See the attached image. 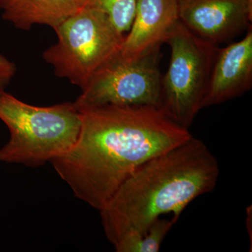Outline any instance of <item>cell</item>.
<instances>
[{
    "mask_svg": "<svg viewBox=\"0 0 252 252\" xmlns=\"http://www.w3.org/2000/svg\"><path fill=\"white\" fill-rule=\"evenodd\" d=\"M79 111L77 141L51 162L74 196L99 212L141 165L192 136L156 106L102 105Z\"/></svg>",
    "mask_w": 252,
    "mask_h": 252,
    "instance_id": "1",
    "label": "cell"
},
{
    "mask_svg": "<svg viewBox=\"0 0 252 252\" xmlns=\"http://www.w3.org/2000/svg\"><path fill=\"white\" fill-rule=\"evenodd\" d=\"M220 165L203 141L193 135L141 165L121 185L100 212L113 245L127 235H141L160 216L181 214L197 197L216 187Z\"/></svg>",
    "mask_w": 252,
    "mask_h": 252,
    "instance_id": "2",
    "label": "cell"
},
{
    "mask_svg": "<svg viewBox=\"0 0 252 252\" xmlns=\"http://www.w3.org/2000/svg\"><path fill=\"white\" fill-rule=\"evenodd\" d=\"M0 121L9 129L7 143L0 149V161L41 166L67 152L81 126L74 102L37 107L0 91Z\"/></svg>",
    "mask_w": 252,
    "mask_h": 252,
    "instance_id": "3",
    "label": "cell"
},
{
    "mask_svg": "<svg viewBox=\"0 0 252 252\" xmlns=\"http://www.w3.org/2000/svg\"><path fill=\"white\" fill-rule=\"evenodd\" d=\"M57 41L43 59L58 77L81 90L94 74L120 53L126 34L102 11L82 8L55 28Z\"/></svg>",
    "mask_w": 252,
    "mask_h": 252,
    "instance_id": "4",
    "label": "cell"
},
{
    "mask_svg": "<svg viewBox=\"0 0 252 252\" xmlns=\"http://www.w3.org/2000/svg\"><path fill=\"white\" fill-rule=\"evenodd\" d=\"M171 55L162 75L160 107L172 121L189 129L203 102L219 46L203 40L179 22L166 41Z\"/></svg>",
    "mask_w": 252,
    "mask_h": 252,
    "instance_id": "5",
    "label": "cell"
},
{
    "mask_svg": "<svg viewBox=\"0 0 252 252\" xmlns=\"http://www.w3.org/2000/svg\"><path fill=\"white\" fill-rule=\"evenodd\" d=\"M160 50L134 61L119 55L100 68L81 90L78 109L102 105L160 107Z\"/></svg>",
    "mask_w": 252,
    "mask_h": 252,
    "instance_id": "6",
    "label": "cell"
},
{
    "mask_svg": "<svg viewBox=\"0 0 252 252\" xmlns=\"http://www.w3.org/2000/svg\"><path fill=\"white\" fill-rule=\"evenodd\" d=\"M177 4L180 22L215 45L252 28V0H177Z\"/></svg>",
    "mask_w": 252,
    "mask_h": 252,
    "instance_id": "7",
    "label": "cell"
},
{
    "mask_svg": "<svg viewBox=\"0 0 252 252\" xmlns=\"http://www.w3.org/2000/svg\"><path fill=\"white\" fill-rule=\"evenodd\" d=\"M179 22L177 0H137L119 56L134 61L160 50Z\"/></svg>",
    "mask_w": 252,
    "mask_h": 252,
    "instance_id": "8",
    "label": "cell"
},
{
    "mask_svg": "<svg viewBox=\"0 0 252 252\" xmlns=\"http://www.w3.org/2000/svg\"><path fill=\"white\" fill-rule=\"evenodd\" d=\"M252 87V31L238 42L220 48L209 82L203 108L240 97Z\"/></svg>",
    "mask_w": 252,
    "mask_h": 252,
    "instance_id": "9",
    "label": "cell"
},
{
    "mask_svg": "<svg viewBox=\"0 0 252 252\" xmlns=\"http://www.w3.org/2000/svg\"><path fill=\"white\" fill-rule=\"evenodd\" d=\"M3 20L21 31L36 25L55 29L79 10L78 0H0Z\"/></svg>",
    "mask_w": 252,
    "mask_h": 252,
    "instance_id": "10",
    "label": "cell"
},
{
    "mask_svg": "<svg viewBox=\"0 0 252 252\" xmlns=\"http://www.w3.org/2000/svg\"><path fill=\"white\" fill-rule=\"evenodd\" d=\"M175 222L158 218L144 235H127L114 245L117 252H158Z\"/></svg>",
    "mask_w": 252,
    "mask_h": 252,
    "instance_id": "11",
    "label": "cell"
},
{
    "mask_svg": "<svg viewBox=\"0 0 252 252\" xmlns=\"http://www.w3.org/2000/svg\"><path fill=\"white\" fill-rule=\"evenodd\" d=\"M136 4L137 0H78L79 9L90 8L102 11L124 34L133 21Z\"/></svg>",
    "mask_w": 252,
    "mask_h": 252,
    "instance_id": "12",
    "label": "cell"
},
{
    "mask_svg": "<svg viewBox=\"0 0 252 252\" xmlns=\"http://www.w3.org/2000/svg\"><path fill=\"white\" fill-rule=\"evenodd\" d=\"M16 66L4 55L0 54V91L5 90L16 75Z\"/></svg>",
    "mask_w": 252,
    "mask_h": 252,
    "instance_id": "13",
    "label": "cell"
}]
</instances>
